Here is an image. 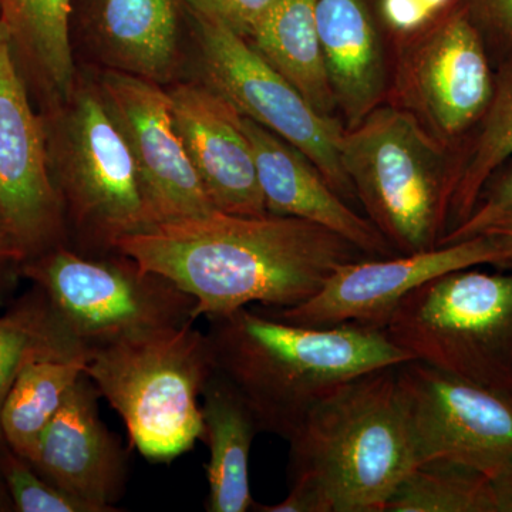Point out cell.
Wrapping results in <instances>:
<instances>
[{
  "mask_svg": "<svg viewBox=\"0 0 512 512\" xmlns=\"http://www.w3.org/2000/svg\"><path fill=\"white\" fill-rule=\"evenodd\" d=\"M168 97L175 128L215 210L268 214L237 107L205 82L177 84Z\"/></svg>",
  "mask_w": 512,
  "mask_h": 512,
  "instance_id": "cell-16",
  "label": "cell"
},
{
  "mask_svg": "<svg viewBox=\"0 0 512 512\" xmlns=\"http://www.w3.org/2000/svg\"><path fill=\"white\" fill-rule=\"evenodd\" d=\"M202 434L210 450L205 510L245 512L255 501L249 481V458L256 434L262 433L244 397L214 369L201 397Z\"/></svg>",
  "mask_w": 512,
  "mask_h": 512,
  "instance_id": "cell-20",
  "label": "cell"
},
{
  "mask_svg": "<svg viewBox=\"0 0 512 512\" xmlns=\"http://www.w3.org/2000/svg\"><path fill=\"white\" fill-rule=\"evenodd\" d=\"M340 161L369 221L396 254L439 247L448 231L453 158L416 114L377 106L345 128Z\"/></svg>",
  "mask_w": 512,
  "mask_h": 512,
  "instance_id": "cell-5",
  "label": "cell"
},
{
  "mask_svg": "<svg viewBox=\"0 0 512 512\" xmlns=\"http://www.w3.org/2000/svg\"><path fill=\"white\" fill-rule=\"evenodd\" d=\"M512 212V163H505L485 183L476 207L466 222L448 232L440 245L454 244L476 237L493 222Z\"/></svg>",
  "mask_w": 512,
  "mask_h": 512,
  "instance_id": "cell-28",
  "label": "cell"
},
{
  "mask_svg": "<svg viewBox=\"0 0 512 512\" xmlns=\"http://www.w3.org/2000/svg\"><path fill=\"white\" fill-rule=\"evenodd\" d=\"M289 444V484L312 485L332 512H384L419 466L396 366L340 384L316 403Z\"/></svg>",
  "mask_w": 512,
  "mask_h": 512,
  "instance_id": "cell-3",
  "label": "cell"
},
{
  "mask_svg": "<svg viewBox=\"0 0 512 512\" xmlns=\"http://www.w3.org/2000/svg\"><path fill=\"white\" fill-rule=\"evenodd\" d=\"M86 29L107 69L163 84L180 63L178 0H89Z\"/></svg>",
  "mask_w": 512,
  "mask_h": 512,
  "instance_id": "cell-18",
  "label": "cell"
},
{
  "mask_svg": "<svg viewBox=\"0 0 512 512\" xmlns=\"http://www.w3.org/2000/svg\"><path fill=\"white\" fill-rule=\"evenodd\" d=\"M45 353L87 356L59 325L37 286L0 316V413L20 369ZM0 431V443H2Z\"/></svg>",
  "mask_w": 512,
  "mask_h": 512,
  "instance_id": "cell-26",
  "label": "cell"
},
{
  "mask_svg": "<svg viewBox=\"0 0 512 512\" xmlns=\"http://www.w3.org/2000/svg\"><path fill=\"white\" fill-rule=\"evenodd\" d=\"M100 393L84 373L43 431L29 463L92 512L117 511L126 494L127 451L99 412Z\"/></svg>",
  "mask_w": 512,
  "mask_h": 512,
  "instance_id": "cell-15",
  "label": "cell"
},
{
  "mask_svg": "<svg viewBox=\"0 0 512 512\" xmlns=\"http://www.w3.org/2000/svg\"><path fill=\"white\" fill-rule=\"evenodd\" d=\"M481 234L495 235V237L503 239L505 244L512 249V212L500 218V220L493 222V224L485 228Z\"/></svg>",
  "mask_w": 512,
  "mask_h": 512,
  "instance_id": "cell-34",
  "label": "cell"
},
{
  "mask_svg": "<svg viewBox=\"0 0 512 512\" xmlns=\"http://www.w3.org/2000/svg\"><path fill=\"white\" fill-rule=\"evenodd\" d=\"M20 274L89 357L126 336L197 320L192 296L119 251L84 254L64 245L26 259Z\"/></svg>",
  "mask_w": 512,
  "mask_h": 512,
  "instance_id": "cell-8",
  "label": "cell"
},
{
  "mask_svg": "<svg viewBox=\"0 0 512 512\" xmlns=\"http://www.w3.org/2000/svg\"><path fill=\"white\" fill-rule=\"evenodd\" d=\"M13 504L12 500H10L8 490H6V485L3 483L2 474H0V512H12Z\"/></svg>",
  "mask_w": 512,
  "mask_h": 512,
  "instance_id": "cell-35",
  "label": "cell"
},
{
  "mask_svg": "<svg viewBox=\"0 0 512 512\" xmlns=\"http://www.w3.org/2000/svg\"><path fill=\"white\" fill-rule=\"evenodd\" d=\"M97 87L136 164L154 224L215 211L175 128L168 92L109 69Z\"/></svg>",
  "mask_w": 512,
  "mask_h": 512,
  "instance_id": "cell-14",
  "label": "cell"
},
{
  "mask_svg": "<svg viewBox=\"0 0 512 512\" xmlns=\"http://www.w3.org/2000/svg\"><path fill=\"white\" fill-rule=\"evenodd\" d=\"M191 15L204 82L231 101L242 116L301 151L343 200L356 197L340 161L345 133L340 121L313 109L247 39L217 20Z\"/></svg>",
  "mask_w": 512,
  "mask_h": 512,
  "instance_id": "cell-9",
  "label": "cell"
},
{
  "mask_svg": "<svg viewBox=\"0 0 512 512\" xmlns=\"http://www.w3.org/2000/svg\"><path fill=\"white\" fill-rule=\"evenodd\" d=\"M483 36L488 55L512 50V0H461Z\"/></svg>",
  "mask_w": 512,
  "mask_h": 512,
  "instance_id": "cell-30",
  "label": "cell"
},
{
  "mask_svg": "<svg viewBox=\"0 0 512 512\" xmlns=\"http://www.w3.org/2000/svg\"><path fill=\"white\" fill-rule=\"evenodd\" d=\"M114 249L192 296L195 319L252 305L293 308L340 266L367 258L348 239L301 218L217 210L127 235Z\"/></svg>",
  "mask_w": 512,
  "mask_h": 512,
  "instance_id": "cell-1",
  "label": "cell"
},
{
  "mask_svg": "<svg viewBox=\"0 0 512 512\" xmlns=\"http://www.w3.org/2000/svg\"><path fill=\"white\" fill-rule=\"evenodd\" d=\"M194 15L217 20L225 28L249 39L275 0H183Z\"/></svg>",
  "mask_w": 512,
  "mask_h": 512,
  "instance_id": "cell-29",
  "label": "cell"
},
{
  "mask_svg": "<svg viewBox=\"0 0 512 512\" xmlns=\"http://www.w3.org/2000/svg\"><path fill=\"white\" fill-rule=\"evenodd\" d=\"M494 265L512 268V249L490 234L439 245L416 254L363 258L340 266L309 301L293 308L255 306L269 318L295 325L325 326L357 323L384 328L407 293L436 276Z\"/></svg>",
  "mask_w": 512,
  "mask_h": 512,
  "instance_id": "cell-11",
  "label": "cell"
},
{
  "mask_svg": "<svg viewBox=\"0 0 512 512\" xmlns=\"http://www.w3.org/2000/svg\"><path fill=\"white\" fill-rule=\"evenodd\" d=\"M195 322L146 330L94 350L84 373L123 420L130 448L173 463L201 440V397L214 372Z\"/></svg>",
  "mask_w": 512,
  "mask_h": 512,
  "instance_id": "cell-4",
  "label": "cell"
},
{
  "mask_svg": "<svg viewBox=\"0 0 512 512\" xmlns=\"http://www.w3.org/2000/svg\"><path fill=\"white\" fill-rule=\"evenodd\" d=\"M384 512H497L491 480L483 471L447 460L413 468Z\"/></svg>",
  "mask_w": 512,
  "mask_h": 512,
  "instance_id": "cell-25",
  "label": "cell"
},
{
  "mask_svg": "<svg viewBox=\"0 0 512 512\" xmlns=\"http://www.w3.org/2000/svg\"><path fill=\"white\" fill-rule=\"evenodd\" d=\"M316 2L275 0L248 42L313 109L333 117L336 101L320 46Z\"/></svg>",
  "mask_w": 512,
  "mask_h": 512,
  "instance_id": "cell-22",
  "label": "cell"
},
{
  "mask_svg": "<svg viewBox=\"0 0 512 512\" xmlns=\"http://www.w3.org/2000/svg\"><path fill=\"white\" fill-rule=\"evenodd\" d=\"M74 0H0V22L26 82L46 107L72 96L77 74L70 43Z\"/></svg>",
  "mask_w": 512,
  "mask_h": 512,
  "instance_id": "cell-21",
  "label": "cell"
},
{
  "mask_svg": "<svg viewBox=\"0 0 512 512\" xmlns=\"http://www.w3.org/2000/svg\"><path fill=\"white\" fill-rule=\"evenodd\" d=\"M497 512H512V460L490 476Z\"/></svg>",
  "mask_w": 512,
  "mask_h": 512,
  "instance_id": "cell-33",
  "label": "cell"
},
{
  "mask_svg": "<svg viewBox=\"0 0 512 512\" xmlns=\"http://www.w3.org/2000/svg\"><path fill=\"white\" fill-rule=\"evenodd\" d=\"M397 389L419 464L447 460L488 477L512 460V397L420 360L396 366Z\"/></svg>",
  "mask_w": 512,
  "mask_h": 512,
  "instance_id": "cell-10",
  "label": "cell"
},
{
  "mask_svg": "<svg viewBox=\"0 0 512 512\" xmlns=\"http://www.w3.org/2000/svg\"><path fill=\"white\" fill-rule=\"evenodd\" d=\"M0 474L16 512H92L82 501L40 476L5 440L0 443Z\"/></svg>",
  "mask_w": 512,
  "mask_h": 512,
  "instance_id": "cell-27",
  "label": "cell"
},
{
  "mask_svg": "<svg viewBox=\"0 0 512 512\" xmlns=\"http://www.w3.org/2000/svg\"><path fill=\"white\" fill-rule=\"evenodd\" d=\"M208 320L214 369L244 397L262 433L288 441L340 384L413 360L376 326L295 325L255 306Z\"/></svg>",
  "mask_w": 512,
  "mask_h": 512,
  "instance_id": "cell-2",
  "label": "cell"
},
{
  "mask_svg": "<svg viewBox=\"0 0 512 512\" xmlns=\"http://www.w3.org/2000/svg\"><path fill=\"white\" fill-rule=\"evenodd\" d=\"M400 87L409 107L447 147L476 127L493 96L494 70L461 0L407 49Z\"/></svg>",
  "mask_w": 512,
  "mask_h": 512,
  "instance_id": "cell-13",
  "label": "cell"
},
{
  "mask_svg": "<svg viewBox=\"0 0 512 512\" xmlns=\"http://www.w3.org/2000/svg\"><path fill=\"white\" fill-rule=\"evenodd\" d=\"M476 268L413 289L383 329L413 359L512 397V268Z\"/></svg>",
  "mask_w": 512,
  "mask_h": 512,
  "instance_id": "cell-7",
  "label": "cell"
},
{
  "mask_svg": "<svg viewBox=\"0 0 512 512\" xmlns=\"http://www.w3.org/2000/svg\"><path fill=\"white\" fill-rule=\"evenodd\" d=\"M89 357L45 353L30 359L10 387L0 413V431L12 450L29 460L43 431L84 375Z\"/></svg>",
  "mask_w": 512,
  "mask_h": 512,
  "instance_id": "cell-24",
  "label": "cell"
},
{
  "mask_svg": "<svg viewBox=\"0 0 512 512\" xmlns=\"http://www.w3.org/2000/svg\"><path fill=\"white\" fill-rule=\"evenodd\" d=\"M316 23L330 89L348 128L380 104L386 86L382 47L365 0H318Z\"/></svg>",
  "mask_w": 512,
  "mask_h": 512,
  "instance_id": "cell-19",
  "label": "cell"
},
{
  "mask_svg": "<svg viewBox=\"0 0 512 512\" xmlns=\"http://www.w3.org/2000/svg\"><path fill=\"white\" fill-rule=\"evenodd\" d=\"M454 0H382L380 10L386 25L400 35H412L439 19Z\"/></svg>",
  "mask_w": 512,
  "mask_h": 512,
  "instance_id": "cell-31",
  "label": "cell"
},
{
  "mask_svg": "<svg viewBox=\"0 0 512 512\" xmlns=\"http://www.w3.org/2000/svg\"><path fill=\"white\" fill-rule=\"evenodd\" d=\"M269 214L295 217L348 239L367 258L397 255L369 218L352 210L301 151L242 117Z\"/></svg>",
  "mask_w": 512,
  "mask_h": 512,
  "instance_id": "cell-17",
  "label": "cell"
},
{
  "mask_svg": "<svg viewBox=\"0 0 512 512\" xmlns=\"http://www.w3.org/2000/svg\"><path fill=\"white\" fill-rule=\"evenodd\" d=\"M25 259L18 242L0 222V302L5 301L15 289L16 282L22 276L20 269Z\"/></svg>",
  "mask_w": 512,
  "mask_h": 512,
  "instance_id": "cell-32",
  "label": "cell"
},
{
  "mask_svg": "<svg viewBox=\"0 0 512 512\" xmlns=\"http://www.w3.org/2000/svg\"><path fill=\"white\" fill-rule=\"evenodd\" d=\"M511 158L512 50L501 57L494 70L493 96L487 110L453 158L447 234L467 221L488 178Z\"/></svg>",
  "mask_w": 512,
  "mask_h": 512,
  "instance_id": "cell-23",
  "label": "cell"
},
{
  "mask_svg": "<svg viewBox=\"0 0 512 512\" xmlns=\"http://www.w3.org/2000/svg\"><path fill=\"white\" fill-rule=\"evenodd\" d=\"M0 222L25 258L69 245V228L50 173L43 117L0 22ZM25 259V261H26Z\"/></svg>",
  "mask_w": 512,
  "mask_h": 512,
  "instance_id": "cell-12",
  "label": "cell"
},
{
  "mask_svg": "<svg viewBox=\"0 0 512 512\" xmlns=\"http://www.w3.org/2000/svg\"><path fill=\"white\" fill-rule=\"evenodd\" d=\"M50 173L76 251L107 254L127 235L154 227L140 175L97 83L46 107Z\"/></svg>",
  "mask_w": 512,
  "mask_h": 512,
  "instance_id": "cell-6",
  "label": "cell"
}]
</instances>
